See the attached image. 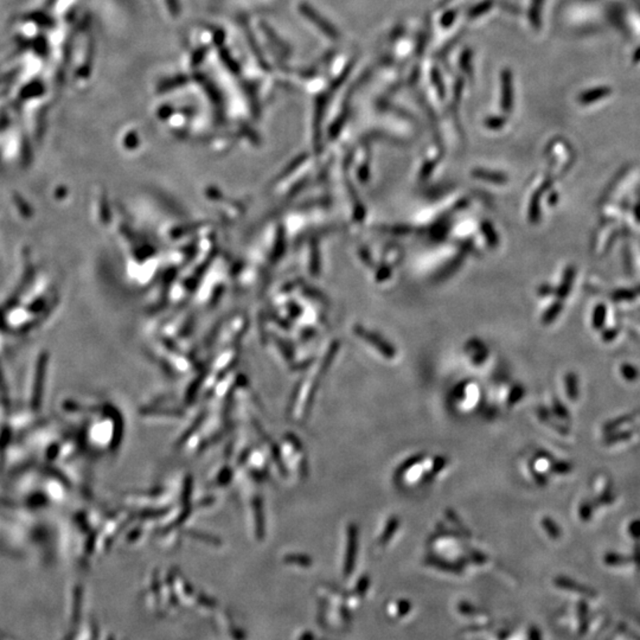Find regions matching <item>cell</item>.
Returning <instances> with one entry per match:
<instances>
[{
    "label": "cell",
    "instance_id": "1",
    "mask_svg": "<svg viewBox=\"0 0 640 640\" xmlns=\"http://www.w3.org/2000/svg\"><path fill=\"white\" fill-rule=\"evenodd\" d=\"M360 334L365 338V341L370 343L372 346H375L376 349L379 350V353H382L386 358L391 360V358H394L396 356L395 348L391 346L389 341H386L383 337H381L379 334H372V332H368V331L362 330V329H360Z\"/></svg>",
    "mask_w": 640,
    "mask_h": 640
},
{
    "label": "cell",
    "instance_id": "2",
    "mask_svg": "<svg viewBox=\"0 0 640 640\" xmlns=\"http://www.w3.org/2000/svg\"><path fill=\"white\" fill-rule=\"evenodd\" d=\"M564 388H566L568 397L571 401H576L579 399L580 383L576 374L568 372L567 375L564 376Z\"/></svg>",
    "mask_w": 640,
    "mask_h": 640
},
{
    "label": "cell",
    "instance_id": "3",
    "mask_svg": "<svg viewBox=\"0 0 640 640\" xmlns=\"http://www.w3.org/2000/svg\"><path fill=\"white\" fill-rule=\"evenodd\" d=\"M400 525H401V521L396 516H393V517L388 519L387 524L384 526L383 533L380 537L381 545H386L390 540L391 537L394 536L397 529H399Z\"/></svg>",
    "mask_w": 640,
    "mask_h": 640
},
{
    "label": "cell",
    "instance_id": "4",
    "mask_svg": "<svg viewBox=\"0 0 640 640\" xmlns=\"http://www.w3.org/2000/svg\"><path fill=\"white\" fill-rule=\"evenodd\" d=\"M636 418V413H631V414L624 415V416H620V418H614V420H611V421L607 422L605 425H604V430L606 433H611V432H614V430L620 428L621 425H627V423H631V422L634 421Z\"/></svg>",
    "mask_w": 640,
    "mask_h": 640
},
{
    "label": "cell",
    "instance_id": "5",
    "mask_svg": "<svg viewBox=\"0 0 640 640\" xmlns=\"http://www.w3.org/2000/svg\"><path fill=\"white\" fill-rule=\"evenodd\" d=\"M540 524L543 526L545 533H548V536L552 537V540H557V538H560L562 536V530L552 518H542Z\"/></svg>",
    "mask_w": 640,
    "mask_h": 640
},
{
    "label": "cell",
    "instance_id": "6",
    "mask_svg": "<svg viewBox=\"0 0 640 640\" xmlns=\"http://www.w3.org/2000/svg\"><path fill=\"white\" fill-rule=\"evenodd\" d=\"M621 376L627 382H636L639 379L640 372L636 367L631 365H622L620 368Z\"/></svg>",
    "mask_w": 640,
    "mask_h": 640
},
{
    "label": "cell",
    "instance_id": "7",
    "mask_svg": "<svg viewBox=\"0 0 640 640\" xmlns=\"http://www.w3.org/2000/svg\"><path fill=\"white\" fill-rule=\"evenodd\" d=\"M525 394V389L523 386L521 384H516L512 389H511L510 394H509V397H508V404L509 406H515L516 403L519 402L523 396Z\"/></svg>",
    "mask_w": 640,
    "mask_h": 640
},
{
    "label": "cell",
    "instance_id": "8",
    "mask_svg": "<svg viewBox=\"0 0 640 640\" xmlns=\"http://www.w3.org/2000/svg\"><path fill=\"white\" fill-rule=\"evenodd\" d=\"M633 433L631 430H626V432H619V433L613 434V435H610V437H605V444L606 445H614V444H618V442H624V441H629L631 437H632Z\"/></svg>",
    "mask_w": 640,
    "mask_h": 640
},
{
    "label": "cell",
    "instance_id": "9",
    "mask_svg": "<svg viewBox=\"0 0 640 640\" xmlns=\"http://www.w3.org/2000/svg\"><path fill=\"white\" fill-rule=\"evenodd\" d=\"M550 470L555 475H568L573 470V465L571 463H567V461H555V463H552L550 465Z\"/></svg>",
    "mask_w": 640,
    "mask_h": 640
},
{
    "label": "cell",
    "instance_id": "10",
    "mask_svg": "<svg viewBox=\"0 0 640 640\" xmlns=\"http://www.w3.org/2000/svg\"><path fill=\"white\" fill-rule=\"evenodd\" d=\"M446 465H447V458L441 456H437V458L434 459L433 465H432V468H430V475H428L430 477L427 478V480L434 478L442 468H445Z\"/></svg>",
    "mask_w": 640,
    "mask_h": 640
},
{
    "label": "cell",
    "instance_id": "11",
    "mask_svg": "<svg viewBox=\"0 0 640 640\" xmlns=\"http://www.w3.org/2000/svg\"><path fill=\"white\" fill-rule=\"evenodd\" d=\"M422 459H423V456H420V454H418V456H411V458H409L408 461H406L404 463H403L402 466H401V468L397 470V472H396V475H404V473H406V472L408 471L409 468H413L414 465L418 464V463H420Z\"/></svg>",
    "mask_w": 640,
    "mask_h": 640
},
{
    "label": "cell",
    "instance_id": "12",
    "mask_svg": "<svg viewBox=\"0 0 640 640\" xmlns=\"http://www.w3.org/2000/svg\"><path fill=\"white\" fill-rule=\"evenodd\" d=\"M579 516L583 522L590 521L593 516V505L590 502H583L579 508Z\"/></svg>",
    "mask_w": 640,
    "mask_h": 640
},
{
    "label": "cell",
    "instance_id": "13",
    "mask_svg": "<svg viewBox=\"0 0 640 640\" xmlns=\"http://www.w3.org/2000/svg\"><path fill=\"white\" fill-rule=\"evenodd\" d=\"M552 410H554V413L560 418H568L571 416L567 408H566L559 400L554 399V401H552Z\"/></svg>",
    "mask_w": 640,
    "mask_h": 640
},
{
    "label": "cell",
    "instance_id": "14",
    "mask_svg": "<svg viewBox=\"0 0 640 640\" xmlns=\"http://www.w3.org/2000/svg\"><path fill=\"white\" fill-rule=\"evenodd\" d=\"M629 531L631 533V536L633 538H639L640 537V519H636L633 521L631 524L629 525Z\"/></svg>",
    "mask_w": 640,
    "mask_h": 640
}]
</instances>
